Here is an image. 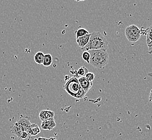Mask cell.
Listing matches in <instances>:
<instances>
[{
  "mask_svg": "<svg viewBox=\"0 0 152 140\" xmlns=\"http://www.w3.org/2000/svg\"><path fill=\"white\" fill-rule=\"evenodd\" d=\"M53 63V57L49 53L44 55V61L43 65L45 67H49Z\"/></svg>",
  "mask_w": 152,
  "mask_h": 140,
  "instance_id": "obj_14",
  "label": "cell"
},
{
  "mask_svg": "<svg viewBox=\"0 0 152 140\" xmlns=\"http://www.w3.org/2000/svg\"><path fill=\"white\" fill-rule=\"evenodd\" d=\"M56 126V123L54 119L42 121L41 123V128L43 130L51 131Z\"/></svg>",
  "mask_w": 152,
  "mask_h": 140,
  "instance_id": "obj_11",
  "label": "cell"
},
{
  "mask_svg": "<svg viewBox=\"0 0 152 140\" xmlns=\"http://www.w3.org/2000/svg\"><path fill=\"white\" fill-rule=\"evenodd\" d=\"M88 70L85 66H82L80 67L78 70L77 71V77L76 78H80L83 77H85L86 74L88 73Z\"/></svg>",
  "mask_w": 152,
  "mask_h": 140,
  "instance_id": "obj_15",
  "label": "cell"
},
{
  "mask_svg": "<svg viewBox=\"0 0 152 140\" xmlns=\"http://www.w3.org/2000/svg\"><path fill=\"white\" fill-rule=\"evenodd\" d=\"M107 45L108 41L100 32H94L91 34L90 38L86 46L81 49L84 51L92 50L106 51Z\"/></svg>",
  "mask_w": 152,
  "mask_h": 140,
  "instance_id": "obj_1",
  "label": "cell"
},
{
  "mask_svg": "<svg viewBox=\"0 0 152 140\" xmlns=\"http://www.w3.org/2000/svg\"><path fill=\"white\" fill-rule=\"evenodd\" d=\"M90 57H91L90 54L87 51H84V52L83 53L82 58L83 59V60L86 61V63H88V64H90Z\"/></svg>",
  "mask_w": 152,
  "mask_h": 140,
  "instance_id": "obj_17",
  "label": "cell"
},
{
  "mask_svg": "<svg viewBox=\"0 0 152 140\" xmlns=\"http://www.w3.org/2000/svg\"><path fill=\"white\" fill-rule=\"evenodd\" d=\"M26 131L24 130L23 127L18 122L15 123L11 129V132L12 134L17 136L18 140L20 139L24 131Z\"/></svg>",
  "mask_w": 152,
  "mask_h": 140,
  "instance_id": "obj_8",
  "label": "cell"
},
{
  "mask_svg": "<svg viewBox=\"0 0 152 140\" xmlns=\"http://www.w3.org/2000/svg\"><path fill=\"white\" fill-rule=\"evenodd\" d=\"M76 37L77 39L79 38L80 37L84 36L86 35H88L89 34V32L86 30L84 29V28H80L78 30L76 31Z\"/></svg>",
  "mask_w": 152,
  "mask_h": 140,
  "instance_id": "obj_16",
  "label": "cell"
},
{
  "mask_svg": "<svg viewBox=\"0 0 152 140\" xmlns=\"http://www.w3.org/2000/svg\"><path fill=\"white\" fill-rule=\"evenodd\" d=\"M125 34L127 40L131 43H135L139 41L141 35L140 30L134 24L126 27L125 30Z\"/></svg>",
  "mask_w": 152,
  "mask_h": 140,
  "instance_id": "obj_4",
  "label": "cell"
},
{
  "mask_svg": "<svg viewBox=\"0 0 152 140\" xmlns=\"http://www.w3.org/2000/svg\"><path fill=\"white\" fill-rule=\"evenodd\" d=\"M147 45L148 48V53H152V25L148 27L146 29Z\"/></svg>",
  "mask_w": 152,
  "mask_h": 140,
  "instance_id": "obj_6",
  "label": "cell"
},
{
  "mask_svg": "<svg viewBox=\"0 0 152 140\" xmlns=\"http://www.w3.org/2000/svg\"><path fill=\"white\" fill-rule=\"evenodd\" d=\"M44 55H45L43 52L41 51L36 53L35 55L34 56V61L37 64L39 65L43 64V63L44 61Z\"/></svg>",
  "mask_w": 152,
  "mask_h": 140,
  "instance_id": "obj_13",
  "label": "cell"
},
{
  "mask_svg": "<svg viewBox=\"0 0 152 140\" xmlns=\"http://www.w3.org/2000/svg\"><path fill=\"white\" fill-rule=\"evenodd\" d=\"M91 57L90 64L96 68L101 69L108 64V53L105 50H92L88 51Z\"/></svg>",
  "mask_w": 152,
  "mask_h": 140,
  "instance_id": "obj_2",
  "label": "cell"
},
{
  "mask_svg": "<svg viewBox=\"0 0 152 140\" xmlns=\"http://www.w3.org/2000/svg\"><path fill=\"white\" fill-rule=\"evenodd\" d=\"M41 132L40 128H39L38 125L36 124H31L30 125L29 128L28 129V133L31 136H36Z\"/></svg>",
  "mask_w": 152,
  "mask_h": 140,
  "instance_id": "obj_12",
  "label": "cell"
},
{
  "mask_svg": "<svg viewBox=\"0 0 152 140\" xmlns=\"http://www.w3.org/2000/svg\"><path fill=\"white\" fill-rule=\"evenodd\" d=\"M55 113L49 110H42L39 114V118L42 121L47 120H53Z\"/></svg>",
  "mask_w": 152,
  "mask_h": 140,
  "instance_id": "obj_5",
  "label": "cell"
},
{
  "mask_svg": "<svg viewBox=\"0 0 152 140\" xmlns=\"http://www.w3.org/2000/svg\"><path fill=\"white\" fill-rule=\"evenodd\" d=\"M78 80L81 88L85 90L86 93H88V92L90 90L93 85L92 82L88 80V79L85 78V77L79 78H78Z\"/></svg>",
  "mask_w": 152,
  "mask_h": 140,
  "instance_id": "obj_7",
  "label": "cell"
},
{
  "mask_svg": "<svg viewBox=\"0 0 152 140\" xmlns=\"http://www.w3.org/2000/svg\"><path fill=\"white\" fill-rule=\"evenodd\" d=\"M90 36H91V34H88V35H85L84 36L80 37L79 38H77L76 39V42L78 44V47H80L81 49L86 47L88 43Z\"/></svg>",
  "mask_w": 152,
  "mask_h": 140,
  "instance_id": "obj_10",
  "label": "cell"
},
{
  "mask_svg": "<svg viewBox=\"0 0 152 140\" xmlns=\"http://www.w3.org/2000/svg\"><path fill=\"white\" fill-rule=\"evenodd\" d=\"M149 101L150 103H152V89L149 93Z\"/></svg>",
  "mask_w": 152,
  "mask_h": 140,
  "instance_id": "obj_19",
  "label": "cell"
},
{
  "mask_svg": "<svg viewBox=\"0 0 152 140\" xmlns=\"http://www.w3.org/2000/svg\"><path fill=\"white\" fill-rule=\"evenodd\" d=\"M94 77H95L94 74L92 73V72H88L85 76V78L88 79V80H89L90 82H91L94 80Z\"/></svg>",
  "mask_w": 152,
  "mask_h": 140,
  "instance_id": "obj_18",
  "label": "cell"
},
{
  "mask_svg": "<svg viewBox=\"0 0 152 140\" xmlns=\"http://www.w3.org/2000/svg\"><path fill=\"white\" fill-rule=\"evenodd\" d=\"M63 88L67 93L75 98H77L82 88L79 84L78 79L76 77H71L65 83Z\"/></svg>",
  "mask_w": 152,
  "mask_h": 140,
  "instance_id": "obj_3",
  "label": "cell"
},
{
  "mask_svg": "<svg viewBox=\"0 0 152 140\" xmlns=\"http://www.w3.org/2000/svg\"><path fill=\"white\" fill-rule=\"evenodd\" d=\"M16 122L19 123L23 127L24 130L26 131H28V129L29 128L30 125H31V123L30 121L29 117H24L23 116H21L18 119Z\"/></svg>",
  "mask_w": 152,
  "mask_h": 140,
  "instance_id": "obj_9",
  "label": "cell"
}]
</instances>
